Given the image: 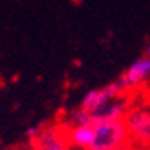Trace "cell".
<instances>
[{
    "instance_id": "cell-1",
    "label": "cell",
    "mask_w": 150,
    "mask_h": 150,
    "mask_svg": "<svg viewBox=\"0 0 150 150\" xmlns=\"http://www.w3.org/2000/svg\"><path fill=\"white\" fill-rule=\"evenodd\" d=\"M94 140L89 150H114L129 145V130L124 119L94 120Z\"/></svg>"
},
{
    "instance_id": "cell-2",
    "label": "cell",
    "mask_w": 150,
    "mask_h": 150,
    "mask_svg": "<svg viewBox=\"0 0 150 150\" xmlns=\"http://www.w3.org/2000/svg\"><path fill=\"white\" fill-rule=\"evenodd\" d=\"M129 130L130 145L137 150L150 149V107L130 106L124 117Z\"/></svg>"
},
{
    "instance_id": "cell-3",
    "label": "cell",
    "mask_w": 150,
    "mask_h": 150,
    "mask_svg": "<svg viewBox=\"0 0 150 150\" xmlns=\"http://www.w3.org/2000/svg\"><path fill=\"white\" fill-rule=\"evenodd\" d=\"M31 150H71L68 129L63 124L40 127L38 134L31 139Z\"/></svg>"
},
{
    "instance_id": "cell-4",
    "label": "cell",
    "mask_w": 150,
    "mask_h": 150,
    "mask_svg": "<svg viewBox=\"0 0 150 150\" xmlns=\"http://www.w3.org/2000/svg\"><path fill=\"white\" fill-rule=\"evenodd\" d=\"M149 78H150V58L142 56L139 59H135L124 71V74L119 78V81L125 88V91H129V89H134L137 86H140L142 83H145Z\"/></svg>"
},
{
    "instance_id": "cell-5",
    "label": "cell",
    "mask_w": 150,
    "mask_h": 150,
    "mask_svg": "<svg viewBox=\"0 0 150 150\" xmlns=\"http://www.w3.org/2000/svg\"><path fill=\"white\" fill-rule=\"evenodd\" d=\"M130 109V101L127 99V94L120 97L110 99L104 106H101L97 110H94L93 120H102V119H124L127 110Z\"/></svg>"
},
{
    "instance_id": "cell-6",
    "label": "cell",
    "mask_w": 150,
    "mask_h": 150,
    "mask_svg": "<svg viewBox=\"0 0 150 150\" xmlns=\"http://www.w3.org/2000/svg\"><path fill=\"white\" fill-rule=\"evenodd\" d=\"M68 129V139H69L71 147L78 150H89L94 140V127L93 124L86 125H73Z\"/></svg>"
},
{
    "instance_id": "cell-7",
    "label": "cell",
    "mask_w": 150,
    "mask_h": 150,
    "mask_svg": "<svg viewBox=\"0 0 150 150\" xmlns=\"http://www.w3.org/2000/svg\"><path fill=\"white\" fill-rule=\"evenodd\" d=\"M114 150H137V149H134L130 144L129 145H124V147H119V149H114Z\"/></svg>"
},
{
    "instance_id": "cell-8",
    "label": "cell",
    "mask_w": 150,
    "mask_h": 150,
    "mask_svg": "<svg viewBox=\"0 0 150 150\" xmlns=\"http://www.w3.org/2000/svg\"><path fill=\"white\" fill-rule=\"evenodd\" d=\"M147 56H149V58H150V43H149V45H147Z\"/></svg>"
}]
</instances>
